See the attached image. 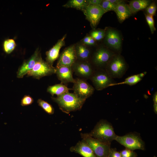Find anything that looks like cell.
Wrapping results in <instances>:
<instances>
[{"label": "cell", "mask_w": 157, "mask_h": 157, "mask_svg": "<svg viewBox=\"0 0 157 157\" xmlns=\"http://www.w3.org/2000/svg\"><path fill=\"white\" fill-rule=\"evenodd\" d=\"M154 157H156L155 156H154Z\"/></svg>", "instance_id": "obj_40"}, {"label": "cell", "mask_w": 157, "mask_h": 157, "mask_svg": "<svg viewBox=\"0 0 157 157\" xmlns=\"http://www.w3.org/2000/svg\"><path fill=\"white\" fill-rule=\"evenodd\" d=\"M153 100L154 104H157V93L156 92L153 96Z\"/></svg>", "instance_id": "obj_37"}, {"label": "cell", "mask_w": 157, "mask_h": 157, "mask_svg": "<svg viewBox=\"0 0 157 157\" xmlns=\"http://www.w3.org/2000/svg\"><path fill=\"white\" fill-rule=\"evenodd\" d=\"M105 30L106 34L104 39L106 46L115 50H120L122 47V39L119 32L110 27H107Z\"/></svg>", "instance_id": "obj_11"}, {"label": "cell", "mask_w": 157, "mask_h": 157, "mask_svg": "<svg viewBox=\"0 0 157 157\" xmlns=\"http://www.w3.org/2000/svg\"><path fill=\"white\" fill-rule=\"evenodd\" d=\"M72 68L77 76L85 80L90 78L95 71L89 61L77 60Z\"/></svg>", "instance_id": "obj_12"}, {"label": "cell", "mask_w": 157, "mask_h": 157, "mask_svg": "<svg viewBox=\"0 0 157 157\" xmlns=\"http://www.w3.org/2000/svg\"><path fill=\"white\" fill-rule=\"evenodd\" d=\"M66 36V34L52 48L46 52V61L50 65L53 66L54 61L59 57L60 50L65 44Z\"/></svg>", "instance_id": "obj_15"}, {"label": "cell", "mask_w": 157, "mask_h": 157, "mask_svg": "<svg viewBox=\"0 0 157 157\" xmlns=\"http://www.w3.org/2000/svg\"><path fill=\"white\" fill-rule=\"evenodd\" d=\"M108 157H121L120 152L117 151L116 149L110 148Z\"/></svg>", "instance_id": "obj_32"}, {"label": "cell", "mask_w": 157, "mask_h": 157, "mask_svg": "<svg viewBox=\"0 0 157 157\" xmlns=\"http://www.w3.org/2000/svg\"><path fill=\"white\" fill-rule=\"evenodd\" d=\"M157 6L155 2L153 1L146 8V14L154 16L156 14Z\"/></svg>", "instance_id": "obj_29"}, {"label": "cell", "mask_w": 157, "mask_h": 157, "mask_svg": "<svg viewBox=\"0 0 157 157\" xmlns=\"http://www.w3.org/2000/svg\"><path fill=\"white\" fill-rule=\"evenodd\" d=\"M90 36L89 35H86L81 40V42L83 44L87 46Z\"/></svg>", "instance_id": "obj_33"}, {"label": "cell", "mask_w": 157, "mask_h": 157, "mask_svg": "<svg viewBox=\"0 0 157 157\" xmlns=\"http://www.w3.org/2000/svg\"><path fill=\"white\" fill-rule=\"evenodd\" d=\"M115 140L126 148L132 151L144 150L145 149L144 142L137 133H130L122 136L117 135Z\"/></svg>", "instance_id": "obj_5"}, {"label": "cell", "mask_w": 157, "mask_h": 157, "mask_svg": "<svg viewBox=\"0 0 157 157\" xmlns=\"http://www.w3.org/2000/svg\"><path fill=\"white\" fill-rule=\"evenodd\" d=\"M151 3L149 0H133L129 1L128 6L133 14L145 9Z\"/></svg>", "instance_id": "obj_20"}, {"label": "cell", "mask_w": 157, "mask_h": 157, "mask_svg": "<svg viewBox=\"0 0 157 157\" xmlns=\"http://www.w3.org/2000/svg\"><path fill=\"white\" fill-rule=\"evenodd\" d=\"M100 6L106 13L110 11H114L116 5L111 3L108 0H102Z\"/></svg>", "instance_id": "obj_27"}, {"label": "cell", "mask_w": 157, "mask_h": 157, "mask_svg": "<svg viewBox=\"0 0 157 157\" xmlns=\"http://www.w3.org/2000/svg\"><path fill=\"white\" fill-rule=\"evenodd\" d=\"M144 15L151 33L153 34L156 30L154 26V22L153 16L146 14H144Z\"/></svg>", "instance_id": "obj_28"}, {"label": "cell", "mask_w": 157, "mask_h": 157, "mask_svg": "<svg viewBox=\"0 0 157 157\" xmlns=\"http://www.w3.org/2000/svg\"><path fill=\"white\" fill-rule=\"evenodd\" d=\"M127 67L124 58L120 55L115 54L107 64L105 70L112 78H119L125 73Z\"/></svg>", "instance_id": "obj_3"}, {"label": "cell", "mask_w": 157, "mask_h": 157, "mask_svg": "<svg viewBox=\"0 0 157 157\" xmlns=\"http://www.w3.org/2000/svg\"><path fill=\"white\" fill-rule=\"evenodd\" d=\"M56 68L41 58L33 69L27 73L28 76L39 79L42 77L55 74Z\"/></svg>", "instance_id": "obj_6"}, {"label": "cell", "mask_w": 157, "mask_h": 157, "mask_svg": "<svg viewBox=\"0 0 157 157\" xmlns=\"http://www.w3.org/2000/svg\"><path fill=\"white\" fill-rule=\"evenodd\" d=\"M86 19L92 28H95L105 12L100 5L88 4L83 10Z\"/></svg>", "instance_id": "obj_8"}, {"label": "cell", "mask_w": 157, "mask_h": 157, "mask_svg": "<svg viewBox=\"0 0 157 157\" xmlns=\"http://www.w3.org/2000/svg\"><path fill=\"white\" fill-rule=\"evenodd\" d=\"M96 43V41L90 36L89 41L87 46L88 47L93 46L95 45Z\"/></svg>", "instance_id": "obj_35"}, {"label": "cell", "mask_w": 157, "mask_h": 157, "mask_svg": "<svg viewBox=\"0 0 157 157\" xmlns=\"http://www.w3.org/2000/svg\"><path fill=\"white\" fill-rule=\"evenodd\" d=\"M88 4L100 5L102 0H87Z\"/></svg>", "instance_id": "obj_34"}, {"label": "cell", "mask_w": 157, "mask_h": 157, "mask_svg": "<svg viewBox=\"0 0 157 157\" xmlns=\"http://www.w3.org/2000/svg\"><path fill=\"white\" fill-rule=\"evenodd\" d=\"M115 54L107 47H101L94 52L92 57V62L99 69L105 68L108 63Z\"/></svg>", "instance_id": "obj_7"}, {"label": "cell", "mask_w": 157, "mask_h": 157, "mask_svg": "<svg viewBox=\"0 0 157 157\" xmlns=\"http://www.w3.org/2000/svg\"><path fill=\"white\" fill-rule=\"evenodd\" d=\"M95 89L98 90H102L115 83L114 80L103 69L95 71L90 78Z\"/></svg>", "instance_id": "obj_9"}, {"label": "cell", "mask_w": 157, "mask_h": 157, "mask_svg": "<svg viewBox=\"0 0 157 157\" xmlns=\"http://www.w3.org/2000/svg\"><path fill=\"white\" fill-rule=\"evenodd\" d=\"M16 44L13 39H7L3 42V49L4 51L7 54L11 53L15 49Z\"/></svg>", "instance_id": "obj_26"}, {"label": "cell", "mask_w": 157, "mask_h": 157, "mask_svg": "<svg viewBox=\"0 0 157 157\" xmlns=\"http://www.w3.org/2000/svg\"><path fill=\"white\" fill-rule=\"evenodd\" d=\"M56 68L55 74L58 79L61 81V83L67 84L75 82V79L73 77V71L72 67L61 66Z\"/></svg>", "instance_id": "obj_16"}, {"label": "cell", "mask_w": 157, "mask_h": 157, "mask_svg": "<svg viewBox=\"0 0 157 157\" xmlns=\"http://www.w3.org/2000/svg\"><path fill=\"white\" fill-rule=\"evenodd\" d=\"M114 11L120 23L123 22L132 14L128 5L124 2L117 5Z\"/></svg>", "instance_id": "obj_19"}, {"label": "cell", "mask_w": 157, "mask_h": 157, "mask_svg": "<svg viewBox=\"0 0 157 157\" xmlns=\"http://www.w3.org/2000/svg\"><path fill=\"white\" fill-rule=\"evenodd\" d=\"M87 134L91 137L110 144L117 136L112 124L104 119L100 120L93 129Z\"/></svg>", "instance_id": "obj_2"}, {"label": "cell", "mask_w": 157, "mask_h": 157, "mask_svg": "<svg viewBox=\"0 0 157 157\" xmlns=\"http://www.w3.org/2000/svg\"><path fill=\"white\" fill-rule=\"evenodd\" d=\"M81 137L91 149L96 157H108L110 144L105 143L89 135L81 133Z\"/></svg>", "instance_id": "obj_4"}, {"label": "cell", "mask_w": 157, "mask_h": 157, "mask_svg": "<svg viewBox=\"0 0 157 157\" xmlns=\"http://www.w3.org/2000/svg\"><path fill=\"white\" fill-rule=\"evenodd\" d=\"M37 102L38 105L47 113L49 115L54 113V108L51 104L40 99H38Z\"/></svg>", "instance_id": "obj_25"}, {"label": "cell", "mask_w": 157, "mask_h": 157, "mask_svg": "<svg viewBox=\"0 0 157 157\" xmlns=\"http://www.w3.org/2000/svg\"><path fill=\"white\" fill-rule=\"evenodd\" d=\"M88 5L87 0H70L63 6L75 8L83 11Z\"/></svg>", "instance_id": "obj_22"}, {"label": "cell", "mask_w": 157, "mask_h": 157, "mask_svg": "<svg viewBox=\"0 0 157 157\" xmlns=\"http://www.w3.org/2000/svg\"><path fill=\"white\" fill-rule=\"evenodd\" d=\"M51 98L58 104L62 112L67 114L81 110L86 100L79 97L74 93L69 92L56 97H52Z\"/></svg>", "instance_id": "obj_1"}, {"label": "cell", "mask_w": 157, "mask_h": 157, "mask_svg": "<svg viewBox=\"0 0 157 157\" xmlns=\"http://www.w3.org/2000/svg\"><path fill=\"white\" fill-rule=\"evenodd\" d=\"M72 89L69 88L65 85L60 83L49 86L47 91L53 96L54 94L57 96L69 92V91Z\"/></svg>", "instance_id": "obj_21"}, {"label": "cell", "mask_w": 157, "mask_h": 157, "mask_svg": "<svg viewBox=\"0 0 157 157\" xmlns=\"http://www.w3.org/2000/svg\"><path fill=\"white\" fill-rule=\"evenodd\" d=\"M71 152L78 154L83 157H96L93 151L83 140L79 141L70 148Z\"/></svg>", "instance_id": "obj_17"}, {"label": "cell", "mask_w": 157, "mask_h": 157, "mask_svg": "<svg viewBox=\"0 0 157 157\" xmlns=\"http://www.w3.org/2000/svg\"><path fill=\"white\" fill-rule=\"evenodd\" d=\"M142 79V78L139 77L138 74L134 75L128 77L123 82L113 83L110 85V86L124 84H126L130 86L133 85L138 83Z\"/></svg>", "instance_id": "obj_23"}, {"label": "cell", "mask_w": 157, "mask_h": 157, "mask_svg": "<svg viewBox=\"0 0 157 157\" xmlns=\"http://www.w3.org/2000/svg\"><path fill=\"white\" fill-rule=\"evenodd\" d=\"M75 79L72 89L74 93L79 97L86 100L93 94L94 88L85 79L78 78Z\"/></svg>", "instance_id": "obj_10"}, {"label": "cell", "mask_w": 157, "mask_h": 157, "mask_svg": "<svg viewBox=\"0 0 157 157\" xmlns=\"http://www.w3.org/2000/svg\"><path fill=\"white\" fill-rule=\"evenodd\" d=\"M77 60L89 61L91 51L88 47L81 42L75 44Z\"/></svg>", "instance_id": "obj_18"}, {"label": "cell", "mask_w": 157, "mask_h": 157, "mask_svg": "<svg viewBox=\"0 0 157 157\" xmlns=\"http://www.w3.org/2000/svg\"><path fill=\"white\" fill-rule=\"evenodd\" d=\"M56 67L61 66L72 67L77 60L75 44L66 47L60 54Z\"/></svg>", "instance_id": "obj_13"}, {"label": "cell", "mask_w": 157, "mask_h": 157, "mask_svg": "<svg viewBox=\"0 0 157 157\" xmlns=\"http://www.w3.org/2000/svg\"><path fill=\"white\" fill-rule=\"evenodd\" d=\"M111 3L117 5L120 3L124 2L123 0H108Z\"/></svg>", "instance_id": "obj_36"}, {"label": "cell", "mask_w": 157, "mask_h": 157, "mask_svg": "<svg viewBox=\"0 0 157 157\" xmlns=\"http://www.w3.org/2000/svg\"><path fill=\"white\" fill-rule=\"evenodd\" d=\"M41 58L38 50H36L31 56L28 59L25 61L19 67L17 73V78H22L33 69L36 63Z\"/></svg>", "instance_id": "obj_14"}, {"label": "cell", "mask_w": 157, "mask_h": 157, "mask_svg": "<svg viewBox=\"0 0 157 157\" xmlns=\"http://www.w3.org/2000/svg\"><path fill=\"white\" fill-rule=\"evenodd\" d=\"M139 77L141 78H142V77H143L144 75H145V74L144 73H140V74H138Z\"/></svg>", "instance_id": "obj_39"}, {"label": "cell", "mask_w": 157, "mask_h": 157, "mask_svg": "<svg viewBox=\"0 0 157 157\" xmlns=\"http://www.w3.org/2000/svg\"><path fill=\"white\" fill-rule=\"evenodd\" d=\"M154 111L155 113L157 114V104H154Z\"/></svg>", "instance_id": "obj_38"}, {"label": "cell", "mask_w": 157, "mask_h": 157, "mask_svg": "<svg viewBox=\"0 0 157 157\" xmlns=\"http://www.w3.org/2000/svg\"><path fill=\"white\" fill-rule=\"evenodd\" d=\"M106 34V30L98 28L94 29L90 33L89 35L96 41H100L104 39Z\"/></svg>", "instance_id": "obj_24"}, {"label": "cell", "mask_w": 157, "mask_h": 157, "mask_svg": "<svg viewBox=\"0 0 157 157\" xmlns=\"http://www.w3.org/2000/svg\"><path fill=\"white\" fill-rule=\"evenodd\" d=\"M34 102L33 98L29 95H25L22 99L21 104L23 106L31 104Z\"/></svg>", "instance_id": "obj_31"}, {"label": "cell", "mask_w": 157, "mask_h": 157, "mask_svg": "<svg viewBox=\"0 0 157 157\" xmlns=\"http://www.w3.org/2000/svg\"><path fill=\"white\" fill-rule=\"evenodd\" d=\"M120 152L121 157H137L138 156L135 152L126 148Z\"/></svg>", "instance_id": "obj_30"}]
</instances>
